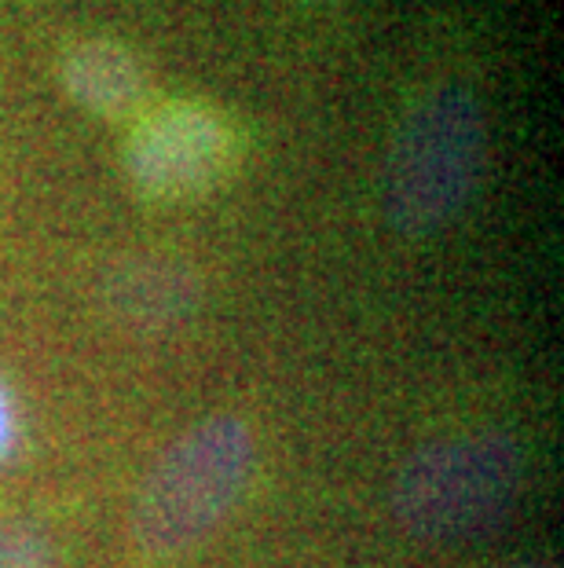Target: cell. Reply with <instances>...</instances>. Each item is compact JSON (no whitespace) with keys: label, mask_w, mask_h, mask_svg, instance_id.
<instances>
[{"label":"cell","mask_w":564,"mask_h":568,"mask_svg":"<svg viewBox=\"0 0 564 568\" xmlns=\"http://www.w3.org/2000/svg\"><path fill=\"white\" fill-rule=\"evenodd\" d=\"M488 162V118L465 84H440L403 114L386 162V221L403 239L443 232L473 202Z\"/></svg>","instance_id":"obj_1"},{"label":"cell","mask_w":564,"mask_h":568,"mask_svg":"<svg viewBox=\"0 0 564 568\" xmlns=\"http://www.w3.org/2000/svg\"><path fill=\"white\" fill-rule=\"evenodd\" d=\"M257 444L243 418L213 415L170 444L143 480L132 539L151 558H176L217 528L254 477Z\"/></svg>","instance_id":"obj_2"},{"label":"cell","mask_w":564,"mask_h":568,"mask_svg":"<svg viewBox=\"0 0 564 568\" xmlns=\"http://www.w3.org/2000/svg\"><path fill=\"white\" fill-rule=\"evenodd\" d=\"M524 480L510 433L476 429L433 440L407 458L392 485V517L418 542H451L488 528Z\"/></svg>","instance_id":"obj_3"},{"label":"cell","mask_w":564,"mask_h":568,"mask_svg":"<svg viewBox=\"0 0 564 568\" xmlns=\"http://www.w3.org/2000/svg\"><path fill=\"white\" fill-rule=\"evenodd\" d=\"M238 159L232 122L206 103L176 100L136 118L125 176L151 202H191L221 187Z\"/></svg>","instance_id":"obj_4"},{"label":"cell","mask_w":564,"mask_h":568,"mask_svg":"<svg viewBox=\"0 0 564 568\" xmlns=\"http://www.w3.org/2000/svg\"><path fill=\"white\" fill-rule=\"evenodd\" d=\"M59 78H63L70 100L95 118H106V122L140 114L143 100H147L143 63L125 44L111 38L78 41L59 63Z\"/></svg>","instance_id":"obj_5"},{"label":"cell","mask_w":564,"mask_h":568,"mask_svg":"<svg viewBox=\"0 0 564 568\" xmlns=\"http://www.w3.org/2000/svg\"><path fill=\"white\" fill-rule=\"evenodd\" d=\"M106 301L136 326H165L198 305V280L170 257H132L106 275Z\"/></svg>","instance_id":"obj_6"},{"label":"cell","mask_w":564,"mask_h":568,"mask_svg":"<svg viewBox=\"0 0 564 568\" xmlns=\"http://www.w3.org/2000/svg\"><path fill=\"white\" fill-rule=\"evenodd\" d=\"M0 568H59V558L41 528L8 521L0 525Z\"/></svg>","instance_id":"obj_7"},{"label":"cell","mask_w":564,"mask_h":568,"mask_svg":"<svg viewBox=\"0 0 564 568\" xmlns=\"http://www.w3.org/2000/svg\"><path fill=\"white\" fill-rule=\"evenodd\" d=\"M11 444H16V415H11V400L0 385V458L11 452Z\"/></svg>","instance_id":"obj_8"},{"label":"cell","mask_w":564,"mask_h":568,"mask_svg":"<svg viewBox=\"0 0 564 568\" xmlns=\"http://www.w3.org/2000/svg\"><path fill=\"white\" fill-rule=\"evenodd\" d=\"M506 568H554V565H543V561H527V565H506Z\"/></svg>","instance_id":"obj_9"},{"label":"cell","mask_w":564,"mask_h":568,"mask_svg":"<svg viewBox=\"0 0 564 568\" xmlns=\"http://www.w3.org/2000/svg\"><path fill=\"white\" fill-rule=\"evenodd\" d=\"M319 4H327V0H319Z\"/></svg>","instance_id":"obj_10"}]
</instances>
